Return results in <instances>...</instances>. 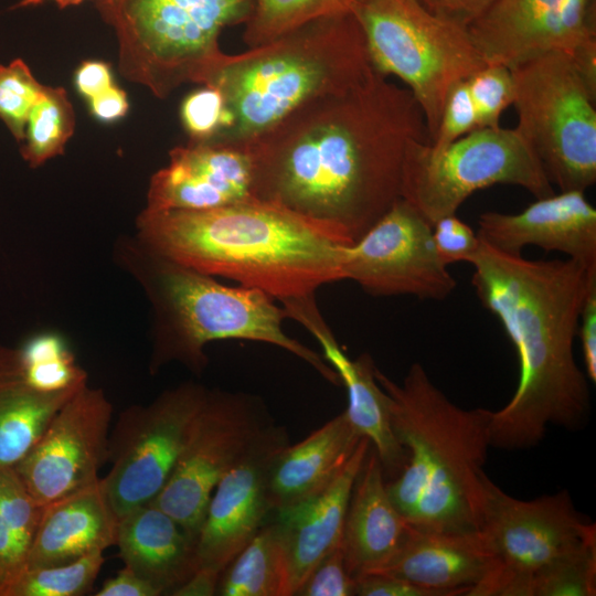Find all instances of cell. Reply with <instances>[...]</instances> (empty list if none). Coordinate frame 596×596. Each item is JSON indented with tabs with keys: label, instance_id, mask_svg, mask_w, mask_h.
Segmentation results:
<instances>
[{
	"label": "cell",
	"instance_id": "obj_1",
	"mask_svg": "<svg viewBox=\"0 0 596 596\" xmlns=\"http://www.w3.org/2000/svg\"><path fill=\"white\" fill-rule=\"evenodd\" d=\"M413 140L429 141L422 109L374 70L344 93L301 105L246 147L252 194L353 244L401 199Z\"/></svg>",
	"mask_w": 596,
	"mask_h": 596
},
{
	"label": "cell",
	"instance_id": "obj_2",
	"mask_svg": "<svg viewBox=\"0 0 596 596\" xmlns=\"http://www.w3.org/2000/svg\"><path fill=\"white\" fill-rule=\"evenodd\" d=\"M468 263L473 267L471 284L478 299L499 319L519 359L514 394L491 412V447H533L550 425L583 428L590 393L574 356V340L596 268L571 258L526 259L481 238Z\"/></svg>",
	"mask_w": 596,
	"mask_h": 596
},
{
	"label": "cell",
	"instance_id": "obj_3",
	"mask_svg": "<svg viewBox=\"0 0 596 596\" xmlns=\"http://www.w3.org/2000/svg\"><path fill=\"white\" fill-rule=\"evenodd\" d=\"M135 236L169 259L281 304L340 281L348 245L321 225L255 198L200 211L143 207Z\"/></svg>",
	"mask_w": 596,
	"mask_h": 596
},
{
	"label": "cell",
	"instance_id": "obj_4",
	"mask_svg": "<svg viewBox=\"0 0 596 596\" xmlns=\"http://www.w3.org/2000/svg\"><path fill=\"white\" fill-rule=\"evenodd\" d=\"M389 397L393 433L407 462L386 481L389 496L409 525L428 531L473 532L481 524L490 444L491 412L453 403L413 363L402 383L376 366Z\"/></svg>",
	"mask_w": 596,
	"mask_h": 596
},
{
	"label": "cell",
	"instance_id": "obj_5",
	"mask_svg": "<svg viewBox=\"0 0 596 596\" xmlns=\"http://www.w3.org/2000/svg\"><path fill=\"white\" fill-rule=\"evenodd\" d=\"M374 68L353 12L322 18L240 54L224 52L200 84L219 91L223 124L209 141L246 148L301 105L344 93Z\"/></svg>",
	"mask_w": 596,
	"mask_h": 596
},
{
	"label": "cell",
	"instance_id": "obj_6",
	"mask_svg": "<svg viewBox=\"0 0 596 596\" xmlns=\"http://www.w3.org/2000/svg\"><path fill=\"white\" fill-rule=\"evenodd\" d=\"M114 258L150 304L151 374L175 362L200 375L209 362L206 344L241 339L284 349L329 383L341 385L337 372L321 355L285 332L286 311L264 291L223 285L214 276L156 253L135 234L118 237Z\"/></svg>",
	"mask_w": 596,
	"mask_h": 596
},
{
	"label": "cell",
	"instance_id": "obj_7",
	"mask_svg": "<svg viewBox=\"0 0 596 596\" xmlns=\"http://www.w3.org/2000/svg\"><path fill=\"white\" fill-rule=\"evenodd\" d=\"M255 0H95L115 34L123 77L167 98L200 81L223 53L225 28L245 24Z\"/></svg>",
	"mask_w": 596,
	"mask_h": 596
},
{
	"label": "cell",
	"instance_id": "obj_8",
	"mask_svg": "<svg viewBox=\"0 0 596 596\" xmlns=\"http://www.w3.org/2000/svg\"><path fill=\"white\" fill-rule=\"evenodd\" d=\"M353 13L373 68L407 86L430 141L449 88L486 65L468 29L429 12L417 0H358Z\"/></svg>",
	"mask_w": 596,
	"mask_h": 596
},
{
	"label": "cell",
	"instance_id": "obj_9",
	"mask_svg": "<svg viewBox=\"0 0 596 596\" xmlns=\"http://www.w3.org/2000/svg\"><path fill=\"white\" fill-rule=\"evenodd\" d=\"M515 129L560 191L596 182V84L570 54L549 52L510 68Z\"/></svg>",
	"mask_w": 596,
	"mask_h": 596
},
{
	"label": "cell",
	"instance_id": "obj_10",
	"mask_svg": "<svg viewBox=\"0 0 596 596\" xmlns=\"http://www.w3.org/2000/svg\"><path fill=\"white\" fill-rule=\"evenodd\" d=\"M496 184L523 188L535 199L554 193L515 128H477L440 149L427 140H413L406 149L401 198L430 225L456 214L476 191Z\"/></svg>",
	"mask_w": 596,
	"mask_h": 596
},
{
	"label": "cell",
	"instance_id": "obj_11",
	"mask_svg": "<svg viewBox=\"0 0 596 596\" xmlns=\"http://www.w3.org/2000/svg\"><path fill=\"white\" fill-rule=\"evenodd\" d=\"M478 531L493 568L471 596H530L542 572L596 546L595 524L583 520L566 490L520 500L489 477Z\"/></svg>",
	"mask_w": 596,
	"mask_h": 596
},
{
	"label": "cell",
	"instance_id": "obj_12",
	"mask_svg": "<svg viewBox=\"0 0 596 596\" xmlns=\"http://www.w3.org/2000/svg\"><path fill=\"white\" fill-rule=\"evenodd\" d=\"M274 423L262 397L207 389L173 471L150 503L196 540L216 485Z\"/></svg>",
	"mask_w": 596,
	"mask_h": 596
},
{
	"label": "cell",
	"instance_id": "obj_13",
	"mask_svg": "<svg viewBox=\"0 0 596 596\" xmlns=\"http://www.w3.org/2000/svg\"><path fill=\"white\" fill-rule=\"evenodd\" d=\"M206 392L204 385L189 381L120 413L109 433L111 467L102 478L118 519L150 503L163 489Z\"/></svg>",
	"mask_w": 596,
	"mask_h": 596
},
{
	"label": "cell",
	"instance_id": "obj_14",
	"mask_svg": "<svg viewBox=\"0 0 596 596\" xmlns=\"http://www.w3.org/2000/svg\"><path fill=\"white\" fill-rule=\"evenodd\" d=\"M341 280L373 296L412 295L443 300L456 288L436 252L432 225L404 199L355 243L345 245Z\"/></svg>",
	"mask_w": 596,
	"mask_h": 596
},
{
	"label": "cell",
	"instance_id": "obj_15",
	"mask_svg": "<svg viewBox=\"0 0 596 596\" xmlns=\"http://www.w3.org/2000/svg\"><path fill=\"white\" fill-rule=\"evenodd\" d=\"M467 29L486 64L511 68L549 52L596 62V0H494Z\"/></svg>",
	"mask_w": 596,
	"mask_h": 596
},
{
	"label": "cell",
	"instance_id": "obj_16",
	"mask_svg": "<svg viewBox=\"0 0 596 596\" xmlns=\"http://www.w3.org/2000/svg\"><path fill=\"white\" fill-rule=\"evenodd\" d=\"M113 405L102 389L84 384L55 413L39 440L13 468L30 494L49 504L99 479L108 461Z\"/></svg>",
	"mask_w": 596,
	"mask_h": 596
},
{
	"label": "cell",
	"instance_id": "obj_17",
	"mask_svg": "<svg viewBox=\"0 0 596 596\" xmlns=\"http://www.w3.org/2000/svg\"><path fill=\"white\" fill-rule=\"evenodd\" d=\"M288 444L287 429L274 423L219 481L196 535L198 567L222 573L265 525L273 512L267 492L269 466Z\"/></svg>",
	"mask_w": 596,
	"mask_h": 596
},
{
	"label": "cell",
	"instance_id": "obj_18",
	"mask_svg": "<svg viewBox=\"0 0 596 596\" xmlns=\"http://www.w3.org/2000/svg\"><path fill=\"white\" fill-rule=\"evenodd\" d=\"M253 164L246 148L210 142L177 146L152 174L145 209L211 210L253 199Z\"/></svg>",
	"mask_w": 596,
	"mask_h": 596
},
{
	"label": "cell",
	"instance_id": "obj_19",
	"mask_svg": "<svg viewBox=\"0 0 596 596\" xmlns=\"http://www.w3.org/2000/svg\"><path fill=\"white\" fill-rule=\"evenodd\" d=\"M478 226V236L501 252L522 255L538 246L596 268V210L584 191L554 192L514 214L483 212Z\"/></svg>",
	"mask_w": 596,
	"mask_h": 596
},
{
	"label": "cell",
	"instance_id": "obj_20",
	"mask_svg": "<svg viewBox=\"0 0 596 596\" xmlns=\"http://www.w3.org/2000/svg\"><path fill=\"white\" fill-rule=\"evenodd\" d=\"M283 308L287 318L300 322L320 343L324 360L347 390L344 414L356 433L371 443L386 481L398 477L407 462V451L393 433L389 397L375 379L371 355L362 353L352 360L343 352L318 309L316 295L285 301Z\"/></svg>",
	"mask_w": 596,
	"mask_h": 596
},
{
	"label": "cell",
	"instance_id": "obj_21",
	"mask_svg": "<svg viewBox=\"0 0 596 596\" xmlns=\"http://www.w3.org/2000/svg\"><path fill=\"white\" fill-rule=\"evenodd\" d=\"M371 447L369 439L362 437L326 489L298 503L273 511V523L287 552L291 595L313 567L341 544L352 490Z\"/></svg>",
	"mask_w": 596,
	"mask_h": 596
},
{
	"label": "cell",
	"instance_id": "obj_22",
	"mask_svg": "<svg viewBox=\"0 0 596 596\" xmlns=\"http://www.w3.org/2000/svg\"><path fill=\"white\" fill-rule=\"evenodd\" d=\"M493 568L479 531L440 532L409 526L395 556L381 571L446 596H471Z\"/></svg>",
	"mask_w": 596,
	"mask_h": 596
},
{
	"label": "cell",
	"instance_id": "obj_23",
	"mask_svg": "<svg viewBox=\"0 0 596 596\" xmlns=\"http://www.w3.org/2000/svg\"><path fill=\"white\" fill-rule=\"evenodd\" d=\"M409 526L389 496L383 467L371 447L352 490L341 539L352 578L356 581L387 565Z\"/></svg>",
	"mask_w": 596,
	"mask_h": 596
},
{
	"label": "cell",
	"instance_id": "obj_24",
	"mask_svg": "<svg viewBox=\"0 0 596 596\" xmlns=\"http://www.w3.org/2000/svg\"><path fill=\"white\" fill-rule=\"evenodd\" d=\"M118 518L102 477L43 505L28 567L61 565L116 543ZM26 567V568H28Z\"/></svg>",
	"mask_w": 596,
	"mask_h": 596
},
{
	"label": "cell",
	"instance_id": "obj_25",
	"mask_svg": "<svg viewBox=\"0 0 596 596\" xmlns=\"http://www.w3.org/2000/svg\"><path fill=\"white\" fill-rule=\"evenodd\" d=\"M196 540L153 503L138 505L118 519L116 543L125 566L170 595L198 568Z\"/></svg>",
	"mask_w": 596,
	"mask_h": 596
},
{
	"label": "cell",
	"instance_id": "obj_26",
	"mask_svg": "<svg viewBox=\"0 0 596 596\" xmlns=\"http://www.w3.org/2000/svg\"><path fill=\"white\" fill-rule=\"evenodd\" d=\"M362 437L347 415L334 416L273 459L267 492L273 511L306 500L326 489L351 457Z\"/></svg>",
	"mask_w": 596,
	"mask_h": 596
},
{
	"label": "cell",
	"instance_id": "obj_27",
	"mask_svg": "<svg viewBox=\"0 0 596 596\" xmlns=\"http://www.w3.org/2000/svg\"><path fill=\"white\" fill-rule=\"evenodd\" d=\"M83 385L58 392L35 390L23 377L18 349L0 345V468L21 461Z\"/></svg>",
	"mask_w": 596,
	"mask_h": 596
},
{
	"label": "cell",
	"instance_id": "obj_28",
	"mask_svg": "<svg viewBox=\"0 0 596 596\" xmlns=\"http://www.w3.org/2000/svg\"><path fill=\"white\" fill-rule=\"evenodd\" d=\"M216 595L292 596L287 552L273 522L223 570Z\"/></svg>",
	"mask_w": 596,
	"mask_h": 596
},
{
	"label": "cell",
	"instance_id": "obj_29",
	"mask_svg": "<svg viewBox=\"0 0 596 596\" xmlns=\"http://www.w3.org/2000/svg\"><path fill=\"white\" fill-rule=\"evenodd\" d=\"M42 511L14 468H0V596L28 567Z\"/></svg>",
	"mask_w": 596,
	"mask_h": 596
},
{
	"label": "cell",
	"instance_id": "obj_30",
	"mask_svg": "<svg viewBox=\"0 0 596 596\" xmlns=\"http://www.w3.org/2000/svg\"><path fill=\"white\" fill-rule=\"evenodd\" d=\"M75 111L63 87L45 86L31 108L20 143L23 160L36 168L62 155L75 131Z\"/></svg>",
	"mask_w": 596,
	"mask_h": 596
},
{
	"label": "cell",
	"instance_id": "obj_31",
	"mask_svg": "<svg viewBox=\"0 0 596 596\" xmlns=\"http://www.w3.org/2000/svg\"><path fill=\"white\" fill-rule=\"evenodd\" d=\"M358 0H255L243 40L254 47L311 21L351 13Z\"/></svg>",
	"mask_w": 596,
	"mask_h": 596
},
{
	"label": "cell",
	"instance_id": "obj_32",
	"mask_svg": "<svg viewBox=\"0 0 596 596\" xmlns=\"http://www.w3.org/2000/svg\"><path fill=\"white\" fill-rule=\"evenodd\" d=\"M104 551L91 552L61 565L28 567L8 588L6 596H78L95 582Z\"/></svg>",
	"mask_w": 596,
	"mask_h": 596
},
{
	"label": "cell",
	"instance_id": "obj_33",
	"mask_svg": "<svg viewBox=\"0 0 596 596\" xmlns=\"http://www.w3.org/2000/svg\"><path fill=\"white\" fill-rule=\"evenodd\" d=\"M44 88L22 58L0 64V120L19 143L29 113Z\"/></svg>",
	"mask_w": 596,
	"mask_h": 596
},
{
	"label": "cell",
	"instance_id": "obj_34",
	"mask_svg": "<svg viewBox=\"0 0 596 596\" xmlns=\"http://www.w3.org/2000/svg\"><path fill=\"white\" fill-rule=\"evenodd\" d=\"M596 594V546L542 572L531 585L530 596H594Z\"/></svg>",
	"mask_w": 596,
	"mask_h": 596
},
{
	"label": "cell",
	"instance_id": "obj_35",
	"mask_svg": "<svg viewBox=\"0 0 596 596\" xmlns=\"http://www.w3.org/2000/svg\"><path fill=\"white\" fill-rule=\"evenodd\" d=\"M478 128H497L502 113L513 103L514 84L510 67L486 64L467 79Z\"/></svg>",
	"mask_w": 596,
	"mask_h": 596
},
{
	"label": "cell",
	"instance_id": "obj_36",
	"mask_svg": "<svg viewBox=\"0 0 596 596\" xmlns=\"http://www.w3.org/2000/svg\"><path fill=\"white\" fill-rule=\"evenodd\" d=\"M224 105L219 91L202 85L190 93L180 107V118L189 141L209 142L223 124Z\"/></svg>",
	"mask_w": 596,
	"mask_h": 596
},
{
	"label": "cell",
	"instance_id": "obj_37",
	"mask_svg": "<svg viewBox=\"0 0 596 596\" xmlns=\"http://www.w3.org/2000/svg\"><path fill=\"white\" fill-rule=\"evenodd\" d=\"M477 128V111L467 81H458L446 95L438 128L429 145L435 149L444 148Z\"/></svg>",
	"mask_w": 596,
	"mask_h": 596
},
{
	"label": "cell",
	"instance_id": "obj_38",
	"mask_svg": "<svg viewBox=\"0 0 596 596\" xmlns=\"http://www.w3.org/2000/svg\"><path fill=\"white\" fill-rule=\"evenodd\" d=\"M20 363L26 383L42 392H58L87 383V374L76 364L72 352L62 356Z\"/></svg>",
	"mask_w": 596,
	"mask_h": 596
},
{
	"label": "cell",
	"instance_id": "obj_39",
	"mask_svg": "<svg viewBox=\"0 0 596 596\" xmlns=\"http://www.w3.org/2000/svg\"><path fill=\"white\" fill-rule=\"evenodd\" d=\"M354 592L355 581L347 570L340 544L313 567L295 595L352 596Z\"/></svg>",
	"mask_w": 596,
	"mask_h": 596
},
{
	"label": "cell",
	"instance_id": "obj_40",
	"mask_svg": "<svg viewBox=\"0 0 596 596\" xmlns=\"http://www.w3.org/2000/svg\"><path fill=\"white\" fill-rule=\"evenodd\" d=\"M433 241L444 265L468 263L480 245V237L456 214L439 219L432 225Z\"/></svg>",
	"mask_w": 596,
	"mask_h": 596
},
{
	"label": "cell",
	"instance_id": "obj_41",
	"mask_svg": "<svg viewBox=\"0 0 596 596\" xmlns=\"http://www.w3.org/2000/svg\"><path fill=\"white\" fill-rule=\"evenodd\" d=\"M358 596H446L443 592L385 574L369 573L355 581Z\"/></svg>",
	"mask_w": 596,
	"mask_h": 596
},
{
	"label": "cell",
	"instance_id": "obj_42",
	"mask_svg": "<svg viewBox=\"0 0 596 596\" xmlns=\"http://www.w3.org/2000/svg\"><path fill=\"white\" fill-rule=\"evenodd\" d=\"M577 336L581 339L585 374L596 382V279L592 281L579 315Z\"/></svg>",
	"mask_w": 596,
	"mask_h": 596
},
{
	"label": "cell",
	"instance_id": "obj_43",
	"mask_svg": "<svg viewBox=\"0 0 596 596\" xmlns=\"http://www.w3.org/2000/svg\"><path fill=\"white\" fill-rule=\"evenodd\" d=\"M429 12L468 28L494 0H417Z\"/></svg>",
	"mask_w": 596,
	"mask_h": 596
},
{
	"label": "cell",
	"instance_id": "obj_44",
	"mask_svg": "<svg viewBox=\"0 0 596 596\" xmlns=\"http://www.w3.org/2000/svg\"><path fill=\"white\" fill-rule=\"evenodd\" d=\"M74 84L87 102L115 85L110 66L103 61H85L75 71Z\"/></svg>",
	"mask_w": 596,
	"mask_h": 596
},
{
	"label": "cell",
	"instance_id": "obj_45",
	"mask_svg": "<svg viewBox=\"0 0 596 596\" xmlns=\"http://www.w3.org/2000/svg\"><path fill=\"white\" fill-rule=\"evenodd\" d=\"M150 583L124 566L114 577L105 581L95 596H159Z\"/></svg>",
	"mask_w": 596,
	"mask_h": 596
},
{
	"label": "cell",
	"instance_id": "obj_46",
	"mask_svg": "<svg viewBox=\"0 0 596 596\" xmlns=\"http://www.w3.org/2000/svg\"><path fill=\"white\" fill-rule=\"evenodd\" d=\"M87 103L93 117L103 123L119 120L129 109L126 92L116 84Z\"/></svg>",
	"mask_w": 596,
	"mask_h": 596
},
{
	"label": "cell",
	"instance_id": "obj_47",
	"mask_svg": "<svg viewBox=\"0 0 596 596\" xmlns=\"http://www.w3.org/2000/svg\"><path fill=\"white\" fill-rule=\"evenodd\" d=\"M220 572L207 567H198L194 573L170 595L172 596H213L216 595L221 577Z\"/></svg>",
	"mask_w": 596,
	"mask_h": 596
},
{
	"label": "cell",
	"instance_id": "obj_48",
	"mask_svg": "<svg viewBox=\"0 0 596 596\" xmlns=\"http://www.w3.org/2000/svg\"><path fill=\"white\" fill-rule=\"evenodd\" d=\"M46 1H53L54 3H56L57 7L64 9L72 6H78L86 0H20L15 4L11 6L9 10L36 7L43 4Z\"/></svg>",
	"mask_w": 596,
	"mask_h": 596
}]
</instances>
